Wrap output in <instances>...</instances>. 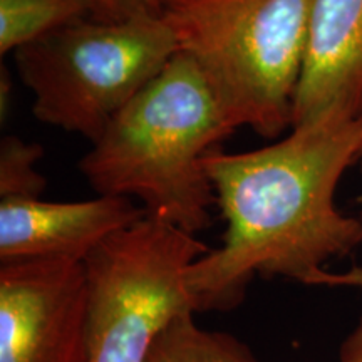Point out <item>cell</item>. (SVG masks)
Instances as JSON below:
<instances>
[{
    "instance_id": "obj_1",
    "label": "cell",
    "mask_w": 362,
    "mask_h": 362,
    "mask_svg": "<svg viewBox=\"0 0 362 362\" xmlns=\"http://www.w3.org/2000/svg\"><path fill=\"white\" fill-rule=\"evenodd\" d=\"M362 153V121L327 115L245 153L215 149L205 166L226 221L220 248L188 269L194 314L233 310L255 277L307 285L329 260L362 245V220L336 192Z\"/></svg>"
},
{
    "instance_id": "obj_2",
    "label": "cell",
    "mask_w": 362,
    "mask_h": 362,
    "mask_svg": "<svg viewBox=\"0 0 362 362\" xmlns=\"http://www.w3.org/2000/svg\"><path fill=\"white\" fill-rule=\"evenodd\" d=\"M233 131L202 71L176 52L117 112L79 171L98 194L138 198L149 216L197 235L214 223L216 205L206 156Z\"/></svg>"
},
{
    "instance_id": "obj_3",
    "label": "cell",
    "mask_w": 362,
    "mask_h": 362,
    "mask_svg": "<svg viewBox=\"0 0 362 362\" xmlns=\"http://www.w3.org/2000/svg\"><path fill=\"white\" fill-rule=\"evenodd\" d=\"M315 0H166L176 52L197 64L235 128L275 139L293 101Z\"/></svg>"
},
{
    "instance_id": "obj_4",
    "label": "cell",
    "mask_w": 362,
    "mask_h": 362,
    "mask_svg": "<svg viewBox=\"0 0 362 362\" xmlns=\"http://www.w3.org/2000/svg\"><path fill=\"white\" fill-rule=\"evenodd\" d=\"M175 54V35L163 17H88L19 47L13 59L34 96V116L93 144Z\"/></svg>"
},
{
    "instance_id": "obj_5",
    "label": "cell",
    "mask_w": 362,
    "mask_h": 362,
    "mask_svg": "<svg viewBox=\"0 0 362 362\" xmlns=\"http://www.w3.org/2000/svg\"><path fill=\"white\" fill-rule=\"evenodd\" d=\"M211 248L146 215L84 260L88 362H144L176 317L193 312L188 269Z\"/></svg>"
},
{
    "instance_id": "obj_6",
    "label": "cell",
    "mask_w": 362,
    "mask_h": 362,
    "mask_svg": "<svg viewBox=\"0 0 362 362\" xmlns=\"http://www.w3.org/2000/svg\"><path fill=\"white\" fill-rule=\"evenodd\" d=\"M84 262L0 265V362H88Z\"/></svg>"
},
{
    "instance_id": "obj_7",
    "label": "cell",
    "mask_w": 362,
    "mask_h": 362,
    "mask_svg": "<svg viewBox=\"0 0 362 362\" xmlns=\"http://www.w3.org/2000/svg\"><path fill=\"white\" fill-rule=\"evenodd\" d=\"M146 215L129 198L104 194L84 202L0 200V262H84L104 240Z\"/></svg>"
},
{
    "instance_id": "obj_8",
    "label": "cell",
    "mask_w": 362,
    "mask_h": 362,
    "mask_svg": "<svg viewBox=\"0 0 362 362\" xmlns=\"http://www.w3.org/2000/svg\"><path fill=\"white\" fill-rule=\"evenodd\" d=\"M327 115L362 121V0H315L292 128Z\"/></svg>"
},
{
    "instance_id": "obj_9",
    "label": "cell",
    "mask_w": 362,
    "mask_h": 362,
    "mask_svg": "<svg viewBox=\"0 0 362 362\" xmlns=\"http://www.w3.org/2000/svg\"><path fill=\"white\" fill-rule=\"evenodd\" d=\"M144 362H262L240 339L203 329L193 312L183 314L158 336Z\"/></svg>"
},
{
    "instance_id": "obj_10",
    "label": "cell",
    "mask_w": 362,
    "mask_h": 362,
    "mask_svg": "<svg viewBox=\"0 0 362 362\" xmlns=\"http://www.w3.org/2000/svg\"><path fill=\"white\" fill-rule=\"evenodd\" d=\"M90 16V0H0V54Z\"/></svg>"
},
{
    "instance_id": "obj_11",
    "label": "cell",
    "mask_w": 362,
    "mask_h": 362,
    "mask_svg": "<svg viewBox=\"0 0 362 362\" xmlns=\"http://www.w3.org/2000/svg\"><path fill=\"white\" fill-rule=\"evenodd\" d=\"M44 149L17 136H6L0 143V200L39 198L47 180L37 171Z\"/></svg>"
},
{
    "instance_id": "obj_12",
    "label": "cell",
    "mask_w": 362,
    "mask_h": 362,
    "mask_svg": "<svg viewBox=\"0 0 362 362\" xmlns=\"http://www.w3.org/2000/svg\"><path fill=\"white\" fill-rule=\"evenodd\" d=\"M166 0H90L93 19L103 22H128L163 17Z\"/></svg>"
},
{
    "instance_id": "obj_13",
    "label": "cell",
    "mask_w": 362,
    "mask_h": 362,
    "mask_svg": "<svg viewBox=\"0 0 362 362\" xmlns=\"http://www.w3.org/2000/svg\"><path fill=\"white\" fill-rule=\"evenodd\" d=\"M307 285L314 287H352L362 288V267L356 265L346 272H317Z\"/></svg>"
},
{
    "instance_id": "obj_14",
    "label": "cell",
    "mask_w": 362,
    "mask_h": 362,
    "mask_svg": "<svg viewBox=\"0 0 362 362\" xmlns=\"http://www.w3.org/2000/svg\"><path fill=\"white\" fill-rule=\"evenodd\" d=\"M339 359L341 362H362V319L349 336L344 339Z\"/></svg>"
},
{
    "instance_id": "obj_15",
    "label": "cell",
    "mask_w": 362,
    "mask_h": 362,
    "mask_svg": "<svg viewBox=\"0 0 362 362\" xmlns=\"http://www.w3.org/2000/svg\"><path fill=\"white\" fill-rule=\"evenodd\" d=\"M11 93H12V84H11V76L6 69L2 67V76H0V110H2V119L8 112V104H11Z\"/></svg>"
},
{
    "instance_id": "obj_16",
    "label": "cell",
    "mask_w": 362,
    "mask_h": 362,
    "mask_svg": "<svg viewBox=\"0 0 362 362\" xmlns=\"http://www.w3.org/2000/svg\"><path fill=\"white\" fill-rule=\"evenodd\" d=\"M361 170H362V160H361Z\"/></svg>"
},
{
    "instance_id": "obj_17",
    "label": "cell",
    "mask_w": 362,
    "mask_h": 362,
    "mask_svg": "<svg viewBox=\"0 0 362 362\" xmlns=\"http://www.w3.org/2000/svg\"><path fill=\"white\" fill-rule=\"evenodd\" d=\"M361 160H362V155H361Z\"/></svg>"
}]
</instances>
